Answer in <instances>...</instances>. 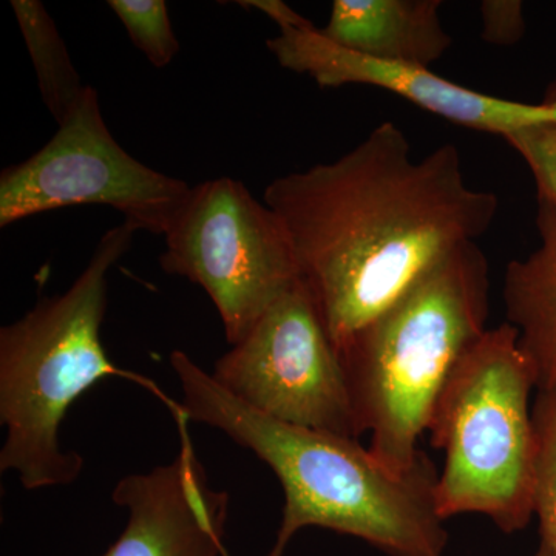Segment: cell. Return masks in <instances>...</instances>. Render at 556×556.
<instances>
[{"mask_svg":"<svg viewBox=\"0 0 556 556\" xmlns=\"http://www.w3.org/2000/svg\"><path fill=\"white\" fill-rule=\"evenodd\" d=\"M439 0H334L325 38L372 60L430 68L452 47Z\"/></svg>","mask_w":556,"mask_h":556,"instance_id":"11","label":"cell"},{"mask_svg":"<svg viewBox=\"0 0 556 556\" xmlns=\"http://www.w3.org/2000/svg\"><path fill=\"white\" fill-rule=\"evenodd\" d=\"M179 431L175 459L148 473L119 479L113 503L127 510V525L102 556H219L230 497L208 482L190 439V420L172 413Z\"/></svg>","mask_w":556,"mask_h":556,"instance_id":"10","label":"cell"},{"mask_svg":"<svg viewBox=\"0 0 556 556\" xmlns=\"http://www.w3.org/2000/svg\"><path fill=\"white\" fill-rule=\"evenodd\" d=\"M532 415L536 434L533 515L540 521L541 543L556 554V390L538 391Z\"/></svg>","mask_w":556,"mask_h":556,"instance_id":"14","label":"cell"},{"mask_svg":"<svg viewBox=\"0 0 556 556\" xmlns=\"http://www.w3.org/2000/svg\"><path fill=\"white\" fill-rule=\"evenodd\" d=\"M164 239L161 268L207 292L230 346L300 280L283 223L233 178L193 186Z\"/></svg>","mask_w":556,"mask_h":556,"instance_id":"6","label":"cell"},{"mask_svg":"<svg viewBox=\"0 0 556 556\" xmlns=\"http://www.w3.org/2000/svg\"><path fill=\"white\" fill-rule=\"evenodd\" d=\"M11 9L30 53L43 104L56 124H61L78 108L89 86L80 80L67 46L42 3L11 0Z\"/></svg>","mask_w":556,"mask_h":556,"instance_id":"13","label":"cell"},{"mask_svg":"<svg viewBox=\"0 0 556 556\" xmlns=\"http://www.w3.org/2000/svg\"><path fill=\"white\" fill-rule=\"evenodd\" d=\"M479 10L485 42L508 47L515 46L525 36V7L519 0H485Z\"/></svg>","mask_w":556,"mask_h":556,"instance_id":"17","label":"cell"},{"mask_svg":"<svg viewBox=\"0 0 556 556\" xmlns=\"http://www.w3.org/2000/svg\"><path fill=\"white\" fill-rule=\"evenodd\" d=\"M536 375L517 329L486 328L450 372L427 431L445 455L437 496L444 519L478 514L504 533L533 518Z\"/></svg>","mask_w":556,"mask_h":556,"instance_id":"5","label":"cell"},{"mask_svg":"<svg viewBox=\"0 0 556 556\" xmlns=\"http://www.w3.org/2000/svg\"><path fill=\"white\" fill-rule=\"evenodd\" d=\"M263 201L283 223L336 350L442 258L477 243L500 207L495 193L468 185L453 142L416 160L391 121L340 159L274 179Z\"/></svg>","mask_w":556,"mask_h":556,"instance_id":"1","label":"cell"},{"mask_svg":"<svg viewBox=\"0 0 556 556\" xmlns=\"http://www.w3.org/2000/svg\"><path fill=\"white\" fill-rule=\"evenodd\" d=\"M535 556H556V554L551 547L546 546V544L541 543Z\"/></svg>","mask_w":556,"mask_h":556,"instance_id":"19","label":"cell"},{"mask_svg":"<svg viewBox=\"0 0 556 556\" xmlns=\"http://www.w3.org/2000/svg\"><path fill=\"white\" fill-rule=\"evenodd\" d=\"M108 5L153 67H167L175 60L179 42L164 0H109Z\"/></svg>","mask_w":556,"mask_h":556,"instance_id":"15","label":"cell"},{"mask_svg":"<svg viewBox=\"0 0 556 556\" xmlns=\"http://www.w3.org/2000/svg\"><path fill=\"white\" fill-rule=\"evenodd\" d=\"M241 9L257 10L260 13L268 16L280 28V31L287 30H309L314 28L313 22L306 17L300 16L298 11L292 10L288 3L281 0H241L237 2Z\"/></svg>","mask_w":556,"mask_h":556,"instance_id":"18","label":"cell"},{"mask_svg":"<svg viewBox=\"0 0 556 556\" xmlns=\"http://www.w3.org/2000/svg\"><path fill=\"white\" fill-rule=\"evenodd\" d=\"M137 232L124 222L109 229L72 287L0 329V471L16 475L24 489L68 485L80 477L84 457L62 448L61 424L101 380H134L169 409L175 405L152 380L116 367L102 345L109 274Z\"/></svg>","mask_w":556,"mask_h":556,"instance_id":"3","label":"cell"},{"mask_svg":"<svg viewBox=\"0 0 556 556\" xmlns=\"http://www.w3.org/2000/svg\"><path fill=\"white\" fill-rule=\"evenodd\" d=\"M190 189L121 148L89 86L42 149L0 174V228L56 208L108 206L138 232L166 236Z\"/></svg>","mask_w":556,"mask_h":556,"instance_id":"7","label":"cell"},{"mask_svg":"<svg viewBox=\"0 0 556 556\" xmlns=\"http://www.w3.org/2000/svg\"><path fill=\"white\" fill-rule=\"evenodd\" d=\"M266 47L281 67L309 76L324 89L376 87L467 129L506 138L527 127L556 124V97L543 104L503 100L457 86L427 67L372 60L343 49L316 27L280 31Z\"/></svg>","mask_w":556,"mask_h":556,"instance_id":"9","label":"cell"},{"mask_svg":"<svg viewBox=\"0 0 556 556\" xmlns=\"http://www.w3.org/2000/svg\"><path fill=\"white\" fill-rule=\"evenodd\" d=\"M554 129H555V131H556V124H554Z\"/></svg>","mask_w":556,"mask_h":556,"instance_id":"20","label":"cell"},{"mask_svg":"<svg viewBox=\"0 0 556 556\" xmlns=\"http://www.w3.org/2000/svg\"><path fill=\"white\" fill-rule=\"evenodd\" d=\"M511 146L535 178L538 206L546 207L556 218V131L554 124L527 127L507 135Z\"/></svg>","mask_w":556,"mask_h":556,"instance_id":"16","label":"cell"},{"mask_svg":"<svg viewBox=\"0 0 556 556\" xmlns=\"http://www.w3.org/2000/svg\"><path fill=\"white\" fill-rule=\"evenodd\" d=\"M181 412L251 450L283 486V518L268 556H283L306 527L356 536L388 556H444L438 468L426 452L393 470L356 438L291 426L263 415L219 386L185 351L170 354Z\"/></svg>","mask_w":556,"mask_h":556,"instance_id":"2","label":"cell"},{"mask_svg":"<svg viewBox=\"0 0 556 556\" xmlns=\"http://www.w3.org/2000/svg\"><path fill=\"white\" fill-rule=\"evenodd\" d=\"M541 244L508 263L503 298L507 324L532 362L536 391L556 390V218L538 206Z\"/></svg>","mask_w":556,"mask_h":556,"instance_id":"12","label":"cell"},{"mask_svg":"<svg viewBox=\"0 0 556 556\" xmlns=\"http://www.w3.org/2000/svg\"><path fill=\"white\" fill-rule=\"evenodd\" d=\"M212 376L233 396L291 426L361 437L345 369L302 281L289 288Z\"/></svg>","mask_w":556,"mask_h":556,"instance_id":"8","label":"cell"},{"mask_svg":"<svg viewBox=\"0 0 556 556\" xmlns=\"http://www.w3.org/2000/svg\"><path fill=\"white\" fill-rule=\"evenodd\" d=\"M489 263L477 243L417 278L338 353L362 434L393 470L415 466L431 413L464 353L486 331Z\"/></svg>","mask_w":556,"mask_h":556,"instance_id":"4","label":"cell"}]
</instances>
